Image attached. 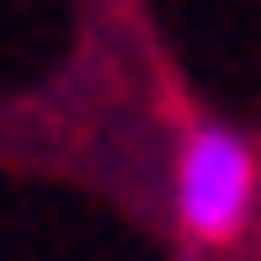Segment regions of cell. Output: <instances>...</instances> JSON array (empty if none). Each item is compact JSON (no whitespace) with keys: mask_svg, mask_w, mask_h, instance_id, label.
Segmentation results:
<instances>
[{"mask_svg":"<svg viewBox=\"0 0 261 261\" xmlns=\"http://www.w3.org/2000/svg\"><path fill=\"white\" fill-rule=\"evenodd\" d=\"M254 201H261L254 142H246L239 127H217V120L187 127V142H179V172H172V209H179V231H187L194 246H231V239H246Z\"/></svg>","mask_w":261,"mask_h":261,"instance_id":"6da1fadb","label":"cell"}]
</instances>
